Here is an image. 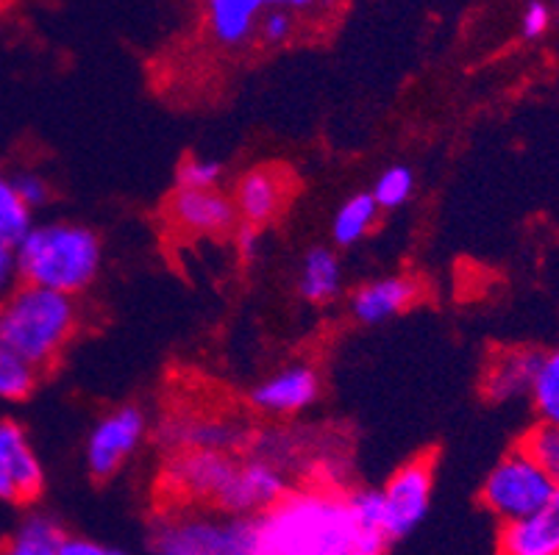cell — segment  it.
<instances>
[{"mask_svg": "<svg viewBox=\"0 0 559 555\" xmlns=\"http://www.w3.org/2000/svg\"><path fill=\"white\" fill-rule=\"evenodd\" d=\"M257 555H359L384 553L359 528L348 488L309 483L289 488L264 514L253 517Z\"/></svg>", "mask_w": 559, "mask_h": 555, "instance_id": "6da1fadb", "label": "cell"}, {"mask_svg": "<svg viewBox=\"0 0 559 555\" xmlns=\"http://www.w3.org/2000/svg\"><path fill=\"white\" fill-rule=\"evenodd\" d=\"M14 258L23 283L79 298L104 269V242L84 222L48 220L14 244Z\"/></svg>", "mask_w": 559, "mask_h": 555, "instance_id": "7a4b0ae2", "label": "cell"}, {"mask_svg": "<svg viewBox=\"0 0 559 555\" xmlns=\"http://www.w3.org/2000/svg\"><path fill=\"white\" fill-rule=\"evenodd\" d=\"M81 328L79 300L20 283L0 300V348L12 350L43 373L62 359Z\"/></svg>", "mask_w": 559, "mask_h": 555, "instance_id": "3957f363", "label": "cell"}, {"mask_svg": "<svg viewBox=\"0 0 559 555\" xmlns=\"http://www.w3.org/2000/svg\"><path fill=\"white\" fill-rule=\"evenodd\" d=\"M148 555H257L253 519L173 503L151 522Z\"/></svg>", "mask_w": 559, "mask_h": 555, "instance_id": "277c9868", "label": "cell"}, {"mask_svg": "<svg viewBox=\"0 0 559 555\" xmlns=\"http://www.w3.org/2000/svg\"><path fill=\"white\" fill-rule=\"evenodd\" d=\"M557 483L523 447L507 453L481 483V506L507 526L535 514L557 495Z\"/></svg>", "mask_w": 559, "mask_h": 555, "instance_id": "5b68a950", "label": "cell"}, {"mask_svg": "<svg viewBox=\"0 0 559 555\" xmlns=\"http://www.w3.org/2000/svg\"><path fill=\"white\" fill-rule=\"evenodd\" d=\"M240 467L237 453L187 450L170 453L162 472V483L170 492L173 503L181 506H201L215 511L226 495L234 472Z\"/></svg>", "mask_w": 559, "mask_h": 555, "instance_id": "8992f818", "label": "cell"}, {"mask_svg": "<svg viewBox=\"0 0 559 555\" xmlns=\"http://www.w3.org/2000/svg\"><path fill=\"white\" fill-rule=\"evenodd\" d=\"M148 417L140 406H117L106 411L86 434L84 464L95 481H109L129 464L148 439Z\"/></svg>", "mask_w": 559, "mask_h": 555, "instance_id": "52a82bcc", "label": "cell"}, {"mask_svg": "<svg viewBox=\"0 0 559 555\" xmlns=\"http://www.w3.org/2000/svg\"><path fill=\"white\" fill-rule=\"evenodd\" d=\"M435 495V458L418 456L401 464L379 488L390 542L409 536L426 519Z\"/></svg>", "mask_w": 559, "mask_h": 555, "instance_id": "ba28073f", "label": "cell"}, {"mask_svg": "<svg viewBox=\"0 0 559 555\" xmlns=\"http://www.w3.org/2000/svg\"><path fill=\"white\" fill-rule=\"evenodd\" d=\"M289 475L282 464H276L267 456L240 458V467L228 483L226 495L217 503L215 511L228 514V517L253 519L276 506L289 492Z\"/></svg>", "mask_w": 559, "mask_h": 555, "instance_id": "9c48e42d", "label": "cell"}, {"mask_svg": "<svg viewBox=\"0 0 559 555\" xmlns=\"http://www.w3.org/2000/svg\"><path fill=\"white\" fill-rule=\"evenodd\" d=\"M320 391H323V381H320L318 366L309 361H289L253 386L251 406L264 417L287 420V417H298L312 409L320 400Z\"/></svg>", "mask_w": 559, "mask_h": 555, "instance_id": "30bf717a", "label": "cell"}, {"mask_svg": "<svg viewBox=\"0 0 559 555\" xmlns=\"http://www.w3.org/2000/svg\"><path fill=\"white\" fill-rule=\"evenodd\" d=\"M45 488V467L23 425L0 420V500L25 506L39 500Z\"/></svg>", "mask_w": 559, "mask_h": 555, "instance_id": "8fae6325", "label": "cell"}, {"mask_svg": "<svg viewBox=\"0 0 559 555\" xmlns=\"http://www.w3.org/2000/svg\"><path fill=\"white\" fill-rule=\"evenodd\" d=\"M159 442L170 453H237L248 445V427L226 414H170L159 425Z\"/></svg>", "mask_w": 559, "mask_h": 555, "instance_id": "7c38bea8", "label": "cell"}, {"mask_svg": "<svg viewBox=\"0 0 559 555\" xmlns=\"http://www.w3.org/2000/svg\"><path fill=\"white\" fill-rule=\"evenodd\" d=\"M167 220L190 237H223L240 226L237 206L223 190H176L167 201Z\"/></svg>", "mask_w": 559, "mask_h": 555, "instance_id": "4fadbf2b", "label": "cell"}, {"mask_svg": "<svg viewBox=\"0 0 559 555\" xmlns=\"http://www.w3.org/2000/svg\"><path fill=\"white\" fill-rule=\"evenodd\" d=\"M543 353L532 348H501L490 355L481 373V395L490 403H515L532 397Z\"/></svg>", "mask_w": 559, "mask_h": 555, "instance_id": "5bb4252c", "label": "cell"}, {"mask_svg": "<svg viewBox=\"0 0 559 555\" xmlns=\"http://www.w3.org/2000/svg\"><path fill=\"white\" fill-rule=\"evenodd\" d=\"M418 283L406 275H379L359 283L348 298L350 317L359 325H381L418 303Z\"/></svg>", "mask_w": 559, "mask_h": 555, "instance_id": "9a60e30c", "label": "cell"}, {"mask_svg": "<svg viewBox=\"0 0 559 555\" xmlns=\"http://www.w3.org/2000/svg\"><path fill=\"white\" fill-rule=\"evenodd\" d=\"M287 192V172L278 170V167H253L237 178L231 201L237 206L240 222L264 228L282 214Z\"/></svg>", "mask_w": 559, "mask_h": 555, "instance_id": "2e32d148", "label": "cell"}, {"mask_svg": "<svg viewBox=\"0 0 559 555\" xmlns=\"http://www.w3.org/2000/svg\"><path fill=\"white\" fill-rule=\"evenodd\" d=\"M498 555H559V488L535 514L501 526Z\"/></svg>", "mask_w": 559, "mask_h": 555, "instance_id": "e0dca14e", "label": "cell"}, {"mask_svg": "<svg viewBox=\"0 0 559 555\" xmlns=\"http://www.w3.org/2000/svg\"><path fill=\"white\" fill-rule=\"evenodd\" d=\"M264 0H203V25L223 50H240L257 39Z\"/></svg>", "mask_w": 559, "mask_h": 555, "instance_id": "ac0fdd59", "label": "cell"}, {"mask_svg": "<svg viewBox=\"0 0 559 555\" xmlns=\"http://www.w3.org/2000/svg\"><path fill=\"white\" fill-rule=\"evenodd\" d=\"M343 262L334 253V248L318 244L309 248L298 267V294L309 305H329L343 292Z\"/></svg>", "mask_w": 559, "mask_h": 555, "instance_id": "d6986e66", "label": "cell"}, {"mask_svg": "<svg viewBox=\"0 0 559 555\" xmlns=\"http://www.w3.org/2000/svg\"><path fill=\"white\" fill-rule=\"evenodd\" d=\"M68 533L50 514L34 511L0 544V555H62Z\"/></svg>", "mask_w": 559, "mask_h": 555, "instance_id": "ffe728a7", "label": "cell"}, {"mask_svg": "<svg viewBox=\"0 0 559 555\" xmlns=\"http://www.w3.org/2000/svg\"><path fill=\"white\" fill-rule=\"evenodd\" d=\"M381 208L376 206L370 192H357V195L345 197L332 217V242L337 248H354L365 242L373 233L379 222Z\"/></svg>", "mask_w": 559, "mask_h": 555, "instance_id": "44dd1931", "label": "cell"}, {"mask_svg": "<svg viewBox=\"0 0 559 555\" xmlns=\"http://www.w3.org/2000/svg\"><path fill=\"white\" fill-rule=\"evenodd\" d=\"M39 384V370L12 350L0 348V403H23Z\"/></svg>", "mask_w": 559, "mask_h": 555, "instance_id": "7402d4cb", "label": "cell"}, {"mask_svg": "<svg viewBox=\"0 0 559 555\" xmlns=\"http://www.w3.org/2000/svg\"><path fill=\"white\" fill-rule=\"evenodd\" d=\"M32 214L34 212L25 206L17 186H14V178L0 172V239L17 244L25 233L32 231Z\"/></svg>", "mask_w": 559, "mask_h": 555, "instance_id": "603a6c76", "label": "cell"}, {"mask_svg": "<svg viewBox=\"0 0 559 555\" xmlns=\"http://www.w3.org/2000/svg\"><path fill=\"white\" fill-rule=\"evenodd\" d=\"M532 406H535L540 422L559 425V348L543 353L540 370H537L535 389H532Z\"/></svg>", "mask_w": 559, "mask_h": 555, "instance_id": "cb8c5ba5", "label": "cell"}, {"mask_svg": "<svg viewBox=\"0 0 559 555\" xmlns=\"http://www.w3.org/2000/svg\"><path fill=\"white\" fill-rule=\"evenodd\" d=\"M370 195L381 212H395V208L406 206L415 195V172L406 165H390L376 178Z\"/></svg>", "mask_w": 559, "mask_h": 555, "instance_id": "d4e9b609", "label": "cell"}, {"mask_svg": "<svg viewBox=\"0 0 559 555\" xmlns=\"http://www.w3.org/2000/svg\"><path fill=\"white\" fill-rule=\"evenodd\" d=\"M226 167L212 156H187L176 167V190H221Z\"/></svg>", "mask_w": 559, "mask_h": 555, "instance_id": "484cf974", "label": "cell"}, {"mask_svg": "<svg viewBox=\"0 0 559 555\" xmlns=\"http://www.w3.org/2000/svg\"><path fill=\"white\" fill-rule=\"evenodd\" d=\"M523 450L535 458L537 464L548 472L554 483L559 486V425H548V422H537L521 442Z\"/></svg>", "mask_w": 559, "mask_h": 555, "instance_id": "4316f807", "label": "cell"}, {"mask_svg": "<svg viewBox=\"0 0 559 555\" xmlns=\"http://www.w3.org/2000/svg\"><path fill=\"white\" fill-rule=\"evenodd\" d=\"M298 34V14L287 9H264L257 25V43L264 48H284Z\"/></svg>", "mask_w": 559, "mask_h": 555, "instance_id": "83f0119b", "label": "cell"}, {"mask_svg": "<svg viewBox=\"0 0 559 555\" xmlns=\"http://www.w3.org/2000/svg\"><path fill=\"white\" fill-rule=\"evenodd\" d=\"M554 23V12L546 0H526V7L521 9L518 17V31L523 39H540Z\"/></svg>", "mask_w": 559, "mask_h": 555, "instance_id": "f1b7e54d", "label": "cell"}, {"mask_svg": "<svg viewBox=\"0 0 559 555\" xmlns=\"http://www.w3.org/2000/svg\"><path fill=\"white\" fill-rule=\"evenodd\" d=\"M12 178H14V186H17L20 197H23V203L32 208V212L43 208L45 203L50 201V195H53V192H50V183L45 181L39 172L25 170V172H17V176H12Z\"/></svg>", "mask_w": 559, "mask_h": 555, "instance_id": "f546056e", "label": "cell"}, {"mask_svg": "<svg viewBox=\"0 0 559 555\" xmlns=\"http://www.w3.org/2000/svg\"><path fill=\"white\" fill-rule=\"evenodd\" d=\"M62 555H134V553L115 547V544H104V542H98V539L68 536L64 539Z\"/></svg>", "mask_w": 559, "mask_h": 555, "instance_id": "4dcf8cb0", "label": "cell"}, {"mask_svg": "<svg viewBox=\"0 0 559 555\" xmlns=\"http://www.w3.org/2000/svg\"><path fill=\"white\" fill-rule=\"evenodd\" d=\"M234 239H237V253H240L246 262H253V258L259 256V251H262V228L240 222L237 231H234Z\"/></svg>", "mask_w": 559, "mask_h": 555, "instance_id": "1f68e13d", "label": "cell"}, {"mask_svg": "<svg viewBox=\"0 0 559 555\" xmlns=\"http://www.w3.org/2000/svg\"><path fill=\"white\" fill-rule=\"evenodd\" d=\"M14 275H17V258H14V244L0 239V292L12 289Z\"/></svg>", "mask_w": 559, "mask_h": 555, "instance_id": "d6a6232c", "label": "cell"}, {"mask_svg": "<svg viewBox=\"0 0 559 555\" xmlns=\"http://www.w3.org/2000/svg\"><path fill=\"white\" fill-rule=\"evenodd\" d=\"M326 3V0H264V7L267 9H287L293 14H304V12H314Z\"/></svg>", "mask_w": 559, "mask_h": 555, "instance_id": "836d02e7", "label": "cell"}, {"mask_svg": "<svg viewBox=\"0 0 559 555\" xmlns=\"http://www.w3.org/2000/svg\"><path fill=\"white\" fill-rule=\"evenodd\" d=\"M359 555H384V553H359Z\"/></svg>", "mask_w": 559, "mask_h": 555, "instance_id": "e575fe53", "label": "cell"}]
</instances>
